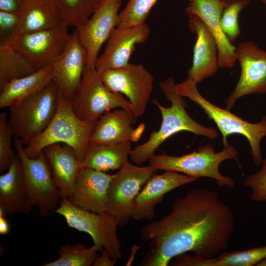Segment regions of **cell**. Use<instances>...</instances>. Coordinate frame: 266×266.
I'll list each match as a JSON object with an SVG mask.
<instances>
[{"label": "cell", "instance_id": "cell-9", "mask_svg": "<svg viewBox=\"0 0 266 266\" xmlns=\"http://www.w3.org/2000/svg\"><path fill=\"white\" fill-rule=\"evenodd\" d=\"M70 102L74 113L86 122H96L105 113L117 108H124L134 116L129 100L110 91L95 67L86 66L79 89Z\"/></svg>", "mask_w": 266, "mask_h": 266}, {"label": "cell", "instance_id": "cell-26", "mask_svg": "<svg viewBox=\"0 0 266 266\" xmlns=\"http://www.w3.org/2000/svg\"><path fill=\"white\" fill-rule=\"evenodd\" d=\"M131 150V141L113 144L90 143L82 165L103 172L119 170L129 161Z\"/></svg>", "mask_w": 266, "mask_h": 266}, {"label": "cell", "instance_id": "cell-41", "mask_svg": "<svg viewBox=\"0 0 266 266\" xmlns=\"http://www.w3.org/2000/svg\"><path fill=\"white\" fill-rule=\"evenodd\" d=\"M225 0V1H226L227 2L229 3H231L234 1H237L238 0Z\"/></svg>", "mask_w": 266, "mask_h": 266}, {"label": "cell", "instance_id": "cell-15", "mask_svg": "<svg viewBox=\"0 0 266 266\" xmlns=\"http://www.w3.org/2000/svg\"><path fill=\"white\" fill-rule=\"evenodd\" d=\"M87 61L86 50L75 29L66 49L51 64L58 91L70 101L79 89Z\"/></svg>", "mask_w": 266, "mask_h": 266}, {"label": "cell", "instance_id": "cell-32", "mask_svg": "<svg viewBox=\"0 0 266 266\" xmlns=\"http://www.w3.org/2000/svg\"><path fill=\"white\" fill-rule=\"evenodd\" d=\"M249 3V0H238L229 4L223 12L221 18L222 29L232 44L240 33L238 24L239 15Z\"/></svg>", "mask_w": 266, "mask_h": 266}, {"label": "cell", "instance_id": "cell-16", "mask_svg": "<svg viewBox=\"0 0 266 266\" xmlns=\"http://www.w3.org/2000/svg\"><path fill=\"white\" fill-rule=\"evenodd\" d=\"M150 33L149 26L145 23L115 28L107 40L103 53L96 60L95 67L97 71L100 74L107 70L127 66L135 45L145 42Z\"/></svg>", "mask_w": 266, "mask_h": 266}, {"label": "cell", "instance_id": "cell-27", "mask_svg": "<svg viewBox=\"0 0 266 266\" xmlns=\"http://www.w3.org/2000/svg\"><path fill=\"white\" fill-rule=\"evenodd\" d=\"M23 54L8 45H0V88L4 84L36 71Z\"/></svg>", "mask_w": 266, "mask_h": 266}, {"label": "cell", "instance_id": "cell-25", "mask_svg": "<svg viewBox=\"0 0 266 266\" xmlns=\"http://www.w3.org/2000/svg\"><path fill=\"white\" fill-rule=\"evenodd\" d=\"M53 80L52 64L26 76L13 80L0 88V108L9 107L40 91Z\"/></svg>", "mask_w": 266, "mask_h": 266}, {"label": "cell", "instance_id": "cell-14", "mask_svg": "<svg viewBox=\"0 0 266 266\" xmlns=\"http://www.w3.org/2000/svg\"><path fill=\"white\" fill-rule=\"evenodd\" d=\"M122 0H102L91 16L76 27L79 38L86 50L87 66L95 67L98 54L119 23V9Z\"/></svg>", "mask_w": 266, "mask_h": 266}, {"label": "cell", "instance_id": "cell-36", "mask_svg": "<svg viewBox=\"0 0 266 266\" xmlns=\"http://www.w3.org/2000/svg\"><path fill=\"white\" fill-rule=\"evenodd\" d=\"M25 0H0V11L20 13Z\"/></svg>", "mask_w": 266, "mask_h": 266}, {"label": "cell", "instance_id": "cell-28", "mask_svg": "<svg viewBox=\"0 0 266 266\" xmlns=\"http://www.w3.org/2000/svg\"><path fill=\"white\" fill-rule=\"evenodd\" d=\"M63 23L77 27L84 23L98 8L102 0H53Z\"/></svg>", "mask_w": 266, "mask_h": 266}, {"label": "cell", "instance_id": "cell-13", "mask_svg": "<svg viewBox=\"0 0 266 266\" xmlns=\"http://www.w3.org/2000/svg\"><path fill=\"white\" fill-rule=\"evenodd\" d=\"M235 53L241 73L235 87L225 100L229 110L243 96L266 94V51L254 42L246 41L238 44Z\"/></svg>", "mask_w": 266, "mask_h": 266}, {"label": "cell", "instance_id": "cell-10", "mask_svg": "<svg viewBox=\"0 0 266 266\" xmlns=\"http://www.w3.org/2000/svg\"><path fill=\"white\" fill-rule=\"evenodd\" d=\"M157 171L151 165L139 166L129 161L113 174L108 188L106 212L115 218L119 227L125 226L132 218L136 197Z\"/></svg>", "mask_w": 266, "mask_h": 266}, {"label": "cell", "instance_id": "cell-21", "mask_svg": "<svg viewBox=\"0 0 266 266\" xmlns=\"http://www.w3.org/2000/svg\"><path fill=\"white\" fill-rule=\"evenodd\" d=\"M50 166L55 184L62 199H70L73 193L77 177L83 166L74 151L66 145L55 143L43 150Z\"/></svg>", "mask_w": 266, "mask_h": 266}, {"label": "cell", "instance_id": "cell-3", "mask_svg": "<svg viewBox=\"0 0 266 266\" xmlns=\"http://www.w3.org/2000/svg\"><path fill=\"white\" fill-rule=\"evenodd\" d=\"M96 123L79 118L72 110L70 100L58 91L57 109L53 119L44 131L24 148L25 153L29 158H35L46 147L63 143L70 147L82 162Z\"/></svg>", "mask_w": 266, "mask_h": 266}, {"label": "cell", "instance_id": "cell-1", "mask_svg": "<svg viewBox=\"0 0 266 266\" xmlns=\"http://www.w3.org/2000/svg\"><path fill=\"white\" fill-rule=\"evenodd\" d=\"M234 227L231 207L217 192L193 189L174 201L171 211L140 231L149 249L140 260L141 266H167L175 257L191 252L212 258L229 247Z\"/></svg>", "mask_w": 266, "mask_h": 266}, {"label": "cell", "instance_id": "cell-4", "mask_svg": "<svg viewBox=\"0 0 266 266\" xmlns=\"http://www.w3.org/2000/svg\"><path fill=\"white\" fill-rule=\"evenodd\" d=\"M197 84L193 80L187 78L176 86L181 96L198 104L216 124L222 133L224 146L229 144L227 142L229 135L241 134L249 143L251 154L255 165H261L263 158L260 143L262 139L266 136V115L257 123L244 120L227 109L219 107L207 100L199 92Z\"/></svg>", "mask_w": 266, "mask_h": 266}, {"label": "cell", "instance_id": "cell-30", "mask_svg": "<svg viewBox=\"0 0 266 266\" xmlns=\"http://www.w3.org/2000/svg\"><path fill=\"white\" fill-rule=\"evenodd\" d=\"M266 258V245L242 251L224 252L213 258L212 266H253Z\"/></svg>", "mask_w": 266, "mask_h": 266}, {"label": "cell", "instance_id": "cell-39", "mask_svg": "<svg viewBox=\"0 0 266 266\" xmlns=\"http://www.w3.org/2000/svg\"><path fill=\"white\" fill-rule=\"evenodd\" d=\"M257 266H266V258L261 261L257 265Z\"/></svg>", "mask_w": 266, "mask_h": 266}, {"label": "cell", "instance_id": "cell-19", "mask_svg": "<svg viewBox=\"0 0 266 266\" xmlns=\"http://www.w3.org/2000/svg\"><path fill=\"white\" fill-rule=\"evenodd\" d=\"M190 30L196 35L193 49V62L189 69L188 78L200 83L218 71V51L216 41L210 32L197 16H192L188 21Z\"/></svg>", "mask_w": 266, "mask_h": 266}, {"label": "cell", "instance_id": "cell-35", "mask_svg": "<svg viewBox=\"0 0 266 266\" xmlns=\"http://www.w3.org/2000/svg\"><path fill=\"white\" fill-rule=\"evenodd\" d=\"M20 13L0 11V45H7L18 34Z\"/></svg>", "mask_w": 266, "mask_h": 266}, {"label": "cell", "instance_id": "cell-8", "mask_svg": "<svg viewBox=\"0 0 266 266\" xmlns=\"http://www.w3.org/2000/svg\"><path fill=\"white\" fill-rule=\"evenodd\" d=\"M14 144L24 169L27 189V213L33 207L39 210L43 217L58 207L62 199L61 193L53 180L48 160L42 151L35 158H31L25 153L24 144L17 137Z\"/></svg>", "mask_w": 266, "mask_h": 266}, {"label": "cell", "instance_id": "cell-38", "mask_svg": "<svg viewBox=\"0 0 266 266\" xmlns=\"http://www.w3.org/2000/svg\"><path fill=\"white\" fill-rule=\"evenodd\" d=\"M5 216L0 214V234H7L9 231V226Z\"/></svg>", "mask_w": 266, "mask_h": 266}, {"label": "cell", "instance_id": "cell-2", "mask_svg": "<svg viewBox=\"0 0 266 266\" xmlns=\"http://www.w3.org/2000/svg\"><path fill=\"white\" fill-rule=\"evenodd\" d=\"M176 85L171 76L159 83L161 91L171 105L166 107L156 99L153 100L161 112L162 124L159 130L152 132L146 142L132 149L130 157L133 163L139 165L149 161L166 139L181 131L190 132L210 139L218 137L216 129L203 126L189 116L186 110L187 103L177 91Z\"/></svg>", "mask_w": 266, "mask_h": 266}, {"label": "cell", "instance_id": "cell-33", "mask_svg": "<svg viewBox=\"0 0 266 266\" xmlns=\"http://www.w3.org/2000/svg\"><path fill=\"white\" fill-rule=\"evenodd\" d=\"M7 112L0 113V172L7 170L16 158L11 147L12 133L7 119Z\"/></svg>", "mask_w": 266, "mask_h": 266}, {"label": "cell", "instance_id": "cell-18", "mask_svg": "<svg viewBox=\"0 0 266 266\" xmlns=\"http://www.w3.org/2000/svg\"><path fill=\"white\" fill-rule=\"evenodd\" d=\"M198 178L179 172L166 170L161 174H153L136 197L132 219L135 221L152 219L155 216L156 206L161 202L165 194Z\"/></svg>", "mask_w": 266, "mask_h": 266}, {"label": "cell", "instance_id": "cell-17", "mask_svg": "<svg viewBox=\"0 0 266 266\" xmlns=\"http://www.w3.org/2000/svg\"><path fill=\"white\" fill-rule=\"evenodd\" d=\"M229 4L224 0H190L185 8L187 15L199 17L205 25L217 45L219 66L225 68L233 67L237 61L236 47L229 41L221 25L222 14Z\"/></svg>", "mask_w": 266, "mask_h": 266}, {"label": "cell", "instance_id": "cell-23", "mask_svg": "<svg viewBox=\"0 0 266 266\" xmlns=\"http://www.w3.org/2000/svg\"><path fill=\"white\" fill-rule=\"evenodd\" d=\"M137 118L123 108H117L103 114L96 122L90 143L113 144L131 141L133 125Z\"/></svg>", "mask_w": 266, "mask_h": 266}, {"label": "cell", "instance_id": "cell-29", "mask_svg": "<svg viewBox=\"0 0 266 266\" xmlns=\"http://www.w3.org/2000/svg\"><path fill=\"white\" fill-rule=\"evenodd\" d=\"M99 251L94 245L88 248L84 244H66L58 250L59 257L42 266H91L97 258Z\"/></svg>", "mask_w": 266, "mask_h": 266}, {"label": "cell", "instance_id": "cell-37", "mask_svg": "<svg viewBox=\"0 0 266 266\" xmlns=\"http://www.w3.org/2000/svg\"><path fill=\"white\" fill-rule=\"evenodd\" d=\"M101 254L98 255L93 266H113L116 260L112 258L106 250L101 252Z\"/></svg>", "mask_w": 266, "mask_h": 266}, {"label": "cell", "instance_id": "cell-11", "mask_svg": "<svg viewBox=\"0 0 266 266\" xmlns=\"http://www.w3.org/2000/svg\"><path fill=\"white\" fill-rule=\"evenodd\" d=\"M100 75L110 91L127 97L136 118L145 113L153 90L154 77L144 66L129 63L120 68L107 70Z\"/></svg>", "mask_w": 266, "mask_h": 266}, {"label": "cell", "instance_id": "cell-7", "mask_svg": "<svg viewBox=\"0 0 266 266\" xmlns=\"http://www.w3.org/2000/svg\"><path fill=\"white\" fill-rule=\"evenodd\" d=\"M54 212L62 216L69 227L89 234L99 251L106 250L117 261L122 258L118 225L112 215L106 212L98 213L84 209L65 198L62 199Z\"/></svg>", "mask_w": 266, "mask_h": 266}, {"label": "cell", "instance_id": "cell-6", "mask_svg": "<svg viewBox=\"0 0 266 266\" xmlns=\"http://www.w3.org/2000/svg\"><path fill=\"white\" fill-rule=\"evenodd\" d=\"M58 106V89L53 80L42 90L9 107L13 135L28 145L47 127Z\"/></svg>", "mask_w": 266, "mask_h": 266}, {"label": "cell", "instance_id": "cell-12", "mask_svg": "<svg viewBox=\"0 0 266 266\" xmlns=\"http://www.w3.org/2000/svg\"><path fill=\"white\" fill-rule=\"evenodd\" d=\"M64 24L47 30L20 34L7 45L25 55L37 70L51 65L64 51L70 38Z\"/></svg>", "mask_w": 266, "mask_h": 266}, {"label": "cell", "instance_id": "cell-24", "mask_svg": "<svg viewBox=\"0 0 266 266\" xmlns=\"http://www.w3.org/2000/svg\"><path fill=\"white\" fill-rule=\"evenodd\" d=\"M62 24L53 0H25L20 12L18 35L52 29Z\"/></svg>", "mask_w": 266, "mask_h": 266}, {"label": "cell", "instance_id": "cell-34", "mask_svg": "<svg viewBox=\"0 0 266 266\" xmlns=\"http://www.w3.org/2000/svg\"><path fill=\"white\" fill-rule=\"evenodd\" d=\"M261 165L260 170L250 174L243 182V186L252 189L251 197L256 202L266 201V158Z\"/></svg>", "mask_w": 266, "mask_h": 266}, {"label": "cell", "instance_id": "cell-20", "mask_svg": "<svg viewBox=\"0 0 266 266\" xmlns=\"http://www.w3.org/2000/svg\"><path fill=\"white\" fill-rule=\"evenodd\" d=\"M113 176V174L84 167L68 200L75 205L93 212H106L108 188Z\"/></svg>", "mask_w": 266, "mask_h": 266}, {"label": "cell", "instance_id": "cell-40", "mask_svg": "<svg viewBox=\"0 0 266 266\" xmlns=\"http://www.w3.org/2000/svg\"><path fill=\"white\" fill-rule=\"evenodd\" d=\"M253 0L260 1L266 5V0Z\"/></svg>", "mask_w": 266, "mask_h": 266}, {"label": "cell", "instance_id": "cell-31", "mask_svg": "<svg viewBox=\"0 0 266 266\" xmlns=\"http://www.w3.org/2000/svg\"><path fill=\"white\" fill-rule=\"evenodd\" d=\"M158 0H129L119 13L118 28H128L144 24L151 10Z\"/></svg>", "mask_w": 266, "mask_h": 266}, {"label": "cell", "instance_id": "cell-5", "mask_svg": "<svg viewBox=\"0 0 266 266\" xmlns=\"http://www.w3.org/2000/svg\"><path fill=\"white\" fill-rule=\"evenodd\" d=\"M238 155L232 145L224 146L215 152L210 144L200 146L197 150L180 156H170L163 153L152 155L149 160L150 165L156 169L173 171L196 178L206 177L214 179L220 187L233 188L235 186L233 178L222 174L219 170L220 164L228 159H235Z\"/></svg>", "mask_w": 266, "mask_h": 266}, {"label": "cell", "instance_id": "cell-22", "mask_svg": "<svg viewBox=\"0 0 266 266\" xmlns=\"http://www.w3.org/2000/svg\"><path fill=\"white\" fill-rule=\"evenodd\" d=\"M27 189L21 161L17 155L0 176V214L27 213Z\"/></svg>", "mask_w": 266, "mask_h": 266}]
</instances>
